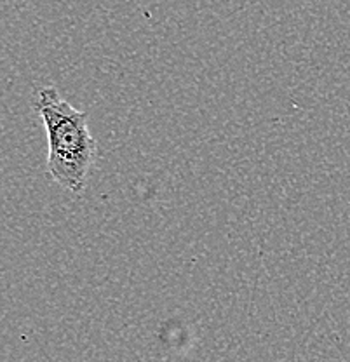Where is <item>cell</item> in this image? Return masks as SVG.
I'll return each mask as SVG.
<instances>
[{
	"label": "cell",
	"instance_id": "cell-1",
	"mask_svg": "<svg viewBox=\"0 0 350 362\" xmlns=\"http://www.w3.org/2000/svg\"><path fill=\"white\" fill-rule=\"evenodd\" d=\"M33 108L47 133V171L52 181L75 195L84 194L98 160V141L88 126V113L63 100L54 86L37 90Z\"/></svg>",
	"mask_w": 350,
	"mask_h": 362
}]
</instances>
